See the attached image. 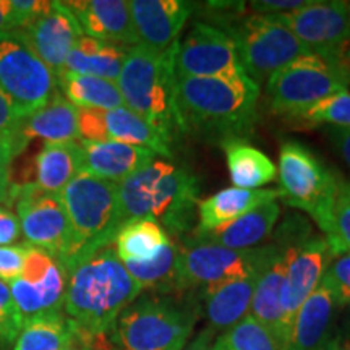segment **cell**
<instances>
[{"instance_id": "obj_1", "label": "cell", "mask_w": 350, "mask_h": 350, "mask_svg": "<svg viewBox=\"0 0 350 350\" xmlns=\"http://www.w3.org/2000/svg\"><path fill=\"white\" fill-rule=\"evenodd\" d=\"M67 273L64 313L86 334L109 339L117 318L142 295L143 288L112 245L81 258Z\"/></svg>"}, {"instance_id": "obj_2", "label": "cell", "mask_w": 350, "mask_h": 350, "mask_svg": "<svg viewBox=\"0 0 350 350\" xmlns=\"http://www.w3.org/2000/svg\"><path fill=\"white\" fill-rule=\"evenodd\" d=\"M258 100L260 85L248 75L177 77V104L187 133L221 142L247 138L256 124Z\"/></svg>"}, {"instance_id": "obj_3", "label": "cell", "mask_w": 350, "mask_h": 350, "mask_svg": "<svg viewBox=\"0 0 350 350\" xmlns=\"http://www.w3.org/2000/svg\"><path fill=\"white\" fill-rule=\"evenodd\" d=\"M177 44L161 54L139 44L130 47L117 80L125 107L159 131L170 146L187 133L177 104Z\"/></svg>"}, {"instance_id": "obj_4", "label": "cell", "mask_w": 350, "mask_h": 350, "mask_svg": "<svg viewBox=\"0 0 350 350\" xmlns=\"http://www.w3.org/2000/svg\"><path fill=\"white\" fill-rule=\"evenodd\" d=\"M196 319V306L185 300L138 297L117 318L109 339L119 350H185Z\"/></svg>"}, {"instance_id": "obj_5", "label": "cell", "mask_w": 350, "mask_h": 350, "mask_svg": "<svg viewBox=\"0 0 350 350\" xmlns=\"http://www.w3.org/2000/svg\"><path fill=\"white\" fill-rule=\"evenodd\" d=\"M59 200L73 234V256L65 268L68 271L81 258L113 243L122 227L117 183L81 172L60 191Z\"/></svg>"}, {"instance_id": "obj_6", "label": "cell", "mask_w": 350, "mask_h": 350, "mask_svg": "<svg viewBox=\"0 0 350 350\" xmlns=\"http://www.w3.org/2000/svg\"><path fill=\"white\" fill-rule=\"evenodd\" d=\"M278 178L286 204L308 213L327 237L342 178L299 142H286L281 146Z\"/></svg>"}, {"instance_id": "obj_7", "label": "cell", "mask_w": 350, "mask_h": 350, "mask_svg": "<svg viewBox=\"0 0 350 350\" xmlns=\"http://www.w3.org/2000/svg\"><path fill=\"white\" fill-rule=\"evenodd\" d=\"M284 250L281 245L232 250L191 235L178 247V288L180 292L208 291L274 260Z\"/></svg>"}, {"instance_id": "obj_8", "label": "cell", "mask_w": 350, "mask_h": 350, "mask_svg": "<svg viewBox=\"0 0 350 350\" xmlns=\"http://www.w3.org/2000/svg\"><path fill=\"white\" fill-rule=\"evenodd\" d=\"M349 72L344 64L331 62L317 54L300 57L266 83L271 111L297 117L327 96L345 91Z\"/></svg>"}, {"instance_id": "obj_9", "label": "cell", "mask_w": 350, "mask_h": 350, "mask_svg": "<svg viewBox=\"0 0 350 350\" xmlns=\"http://www.w3.org/2000/svg\"><path fill=\"white\" fill-rule=\"evenodd\" d=\"M226 33L237 47L245 73L256 85L268 83L275 73L300 57L313 54L271 15L248 16Z\"/></svg>"}, {"instance_id": "obj_10", "label": "cell", "mask_w": 350, "mask_h": 350, "mask_svg": "<svg viewBox=\"0 0 350 350\" xmlns=\"http://www.w3.org/2000/svg\"><path fill=\"white\" fill-rule=\"evenodd\" d=\"M0 93L20 120L59 93L54 72L12 33L0 34Z\"/></svg>"}, {"instance_id": "obj_11", "label": "cell", "mask_w": 350, "mask_h": 350, "mask_svg": "<svg viewBox=\"0 0 350 350\" xmlns=\"http://www.w3.org/2000/svg\"><path fill=\"white\" fill-rule=\"evenodd\" d=\"M10 200L16 203V216L26 245L49 253L67 268L73 256V234L59 195L44 193L34 183L12 185Z\"/></svg>"}, {"instance_id": "obj_12", "label": "cell", "mask_w": 350, "mask_h": 350, "mask_svg": "<svg viewBox=\"0 0 350 350\" xmlns=\"http://www.w3.org/2000/svg\"><path fill=\"white\" fill-rule=\"evenodd\" d=\"M271 16L286 26L313 54L331 62L344 64V57L350 51V12L347 2L312 0L308 5L299 10Z\"/></svg>"}, {"instance_id": "obj_13", "label": "cell", "mask_w": 350, "mask_h": 350, "mask_svg": "<svg viewBox=\"0 0 350 350\" xmlns=\"http://www.w3.org/2000/svg\"><path fill=\"white\" fill-rule=\"evenodd\" d=\"M68 273L49 253L28 247L20 278L8 282L23 326L47 314L64 313Z\"/></svg>"}, {"instance_id": "obj_14", "label": "cell", "mask_w": 350, "mask_h": 350, "mask_svg": "<svg viewBox=\"0 0 350 350\" xmlns=\"http://www.w3.org/2000/svg\"><path fill=\"white\" fill-rule=\"evenodd\" d=\"M177 77L230 78L247 75L232 38L224 29L196 23L175 51Z\"/></svg>"}, {"instance_id": "obj_15", "label": "cell", "mask_w": 350, "mask_h": 350, "mask_svg": "<svg viewBox=\"0 0 350 350\" xmlns=\"http://www.w3.org/2000/svg\"><path fill=\"white\" fill-rule=\"evenodd\" d=\"M12 34L29 47L55 77H60L83 31L67 3L46 0L42 10Z\"/></svg>"}, {"instance_id": "obj_16", "label": "cell", "mask_w": 350, "mask_h": 350, "mask_svg": "<svg viewBox=\"0 0 350 350\" xmlns=\"http://www.w3.org/2000/svg\"><path fill=\"white\" fill-rule=\"evenodd\" d=\"M200 183L190 170L167 163L152 187L150 217L170 237H182L198 217Z\"/></svg>"}, {"instance_id": "obj_17", "label": "cell", "mask_w": 350, "mask_h": 350, "mask_svg": "<svg viewBox=\"0 0 350 350\" xmlns=\"http://www.w3.org/2000/svg\"><path fill=\"white\" fill-rule=\"evenodd\" d=\"M286 273L282 286V312L288 336L292 323L304 301L313 294L325 278L332 256L325 237H306L287 248Z\"/></svg>"}, {"instance_id": "obj_18", "label": "cell", "mask_w": 350, "mask_h": 350, "mask_svg": "<svg viewBox=\"0 0 350 350\" xmlns=\"http://www.w3.org/2000/svg\"><path fill=\"white\" fill-rule=\"evenodd\" d=\"M78 131L85 142H113L146 148L156 156L172 157V146L156 129L126 107L113 111L78 109Z\"/></svg>"}, {"instance_id": "obj_19", "label": "cell", "mask_w": 350, "mask_h": 350, "mask_svg": "<svg viewBox=\"0 0 350 350\" xmlns=\"http://www.w3.org/2000/svg\"><path fill=\"white\" fill-rule=\"evenodd\" d=\"M129 7L138 44L159 54L178 42L193 12L191 3L183 0H131Z\"/></svg>"}, {"instance_id": "obj_20", "label": "cell", "mask_w": 350, "mask_h": 350, "mask_svg": "<svg viewBox=\"0 0 350 350\" xmlns=\"http://www.w3.org/2000/svg\"><path fill=\"white\" fill-rule=\"evenodd\" d=\"M86 36L117 46H138L129 2L125 0H73L65 2Z\"/></svg>"}, {"instance_id": "obj_21", "label": "cell", "mask_w": 350, "mask_h": 350, "mask_svg": "<svg viewBox=\"0 0 350 350\" xmlns=\"http://www.w3.org/2000/svg\"><path fill=\"white\" fill-rule=\"evenodd\" d=\"M80 144L83 172L113 183H120L156 161L154 152L133 144L85 139H80Z\"/></svg>"}, {"instance_id": "obj_22", "label": "cell", "mask_w": 350, "mask_h": 350, "mask_svg": "<svg viewBox=\"0 0 350 350\" xmlns=\"http://www.w3.org/2000/svg\"><path fill=\"white\" fill-rule=\"evenodd\" d=\"M338 308L325 279L304 301L292 323L287 350H321L329 345L331 326Z\"/></svg>"}, {"instance_id": "obj_23", "label": "cell", "mask_w": 350, "mask_h": 350, "mask_svg": "<svg viewBox=\"0 0 350 350\" xmlns=\"http://www.w3.org/2000/svg\"><path fill=\"white\" fill-rule=\"evenodd\" d=\"M269 262L250 271L242 278H235L232 281H227L221 286L208 288V291L203 292L204 301H206L204 304V306H206V318L209 325H211V329L224 332L230 329L232 326L239 325L242 319L250 314L256 284Z\"/></svg>"}, {"instance_id": "obj_24", "label": "cell", "mask_w": 350, "mask_h": 350, "mask_svg": "<svg viewBox=\"0 0 350 350\" xmlns=\"http://www.w3.org/2000/svg\"><path fill=\"white\" fill-rule=\"evenodd\" d=\"M281 198L279 190H245V188H224L216 195L200 201L198 204V227L193 235H204L209 232L222 229L232 224L239 217L250 213L260 204Z\"/></svg>"}, {"instance_id": "obj_25", "label": "cell", "mask_w": 350, "mask_h": 350, "mask_svg": "<svg viewBox=\"0 0 350 350\" xmlns=\"http://www.w3.org/2000/svg\"><path fill=\"white\" fill-rule=\"evenodd\" d=\"M287 248L279 253L262 271L253 295L250 317L271 332L279 350H287L288 332L282 312V286L286 273Z\"/></svg>"}, {"instance_id": "obj_26", "label": "cell", "mask_w": 350, "mask_h": 350, "mask_svg": "<svg viewBox=\"0 0 350 350\" xmlns=\"http://www.w3.org/2000/svg\"><path fill=\"white\" fill-rule=\"evenodd\" d=\"M18 137L26 144L33 138H41L46 143L78 142V109L59 91L42 109L20 122Z\"/></svg>"}, {"instance_id": "obj_27", "label": "cell", "mask_w": 350, "mask_h": 350, "mask_svg": "<svg viewBox=\"0 0 350 350\" xmlns=\"http://www.w3.org/2000/svg\"><path fill=\"white\" fill-rule=\"evenodd\" d=\"M81 172L83 151L80 139L64 143H44L34 159L33 183L44 193L59 195Z\"/></svg>"}, {"instance_id": "obj_28", "label": "cell", "mask_w": 350, "mask_h": 350, "mask_svg": "<svg viewBox=\"0 0 350 350\" xmlns=\"http://www.w3.org/2000/svg\"><path fill=\"white\" fill-rule=\"evenodd\" d=\"M129 49L130 47L117 46L81 34L67 57L64 73H77V75L117 81L124 68Z\"/></svg>"}, {"instance_id": "obj_29", "label": "cell", "mask_w": 350, "mask_h": 350, "mask_svg": "<svg viewBox=\"0 0 350 350\" xmlns=\"http://www.w3.org/2000/svg\"><path fill=\"white\" fill-rule=\"evenodd\" d=\"M279 213H281V208H279L278 200L268 201L222 229L204 235H193V237L209 240L232 250H248V248H255L256 243L268 237L271 230L274 229Z\"/></svg>"}, {"instance_id": "obj_30", "label": "cell", "mask_w": 350, "mask_h": 350, "mask_svg": "<svg viewBox=\"0 0 350 350\" xmlns=\"http://www.w3.org/2000/svg\"><path fill=\"white\" fill-rule=\"evenodd\" d=\"M221 146L235 188L258 190L278 177L273 161L245 139H224Z\"/></svg>"}, {"instance_id": "obj_31", "label": "cell", "mask_w": 350, "mask_h": 350, "mask_svg": "<svg viewBox=\"0 0 350 350\" xmlns=\"http://www.w3.org/2000/svg\"><path fill=\"white\" fill-rule=\"evenodd\" d=\"M57 85L60 94L77 109L113 111L125 107L117 81L65 72L57 77Z\"/></svg>"}, {"instance_id": "obj_32", "label": "cell", "mask_w": 350, "mask_h": 350, "mask_svg": "<svg viewBox=\"0 0 350 350\" xmlns=\"http://www.w3.org/2000/svg\"><path fill=\"white\" fill-rule=\"evenodd\" d=\"M78 338L80 327L67 314H47L26 323L13 350H67Z\"/></svg>"}, {"instance_id": "obj_33", "label": "cell", "mask_w": 350, "mask_h": 350, "mask_svg": "<svg viewBox=\"0 0 350 350\" xmlns=\"http://www.w3.org/2000/svg\"><path fill=\"white\" fill-rule=\"evenodd\" d=\"M169 235L154 219L143 217L125 222L113 239V250L122 262H143L151 260L165 243Z\"/></svg>"}, {"instance_id": "obj_34", "label": "cell", "mask_w": 350, "mask_h": 350, "mask_svg": "<svg viewBox=\"0 0 350 350\" xmlns=\"http://www.w3.org/2000/svg\"><path fill=\"white\" fill-rule=\"evenodd\" d=\"M131 278L146 291L161 295L180 292L178 288V245L167 242L151 260L143 262H124Z\"/></svg>"}, {"instance_id": "obj_35", "label": "cell", "mask_w": 350, "mask_h": 350, "mask_svg": "<svg viewBox=\"0 0 350 350\" xmlns=\"http://www.w3.org/2000/svg\"><path fill=\"white\" fill-rule=\"evenodd\" d=\"M165 164H167L165 161L156 159L154 163L117 183L120 226L135 221V219L150 217L152 187H154L157 177L163 174Z\"/></svg>"}, {"instance_id": "obj_36", "label": "cell", "mask_w": 350, "mask_h": 350, "mask_svg": "<svg viewBox=\"0 0 350 350\" xmlns=\"http://www.w3.org/2000/svg\"><path fill=\"white\" fill-rule=\"evenodd\" d=\"M213 350H279V345L271 332L248 314L239 325L219 334Z\"/></svg>"}, {"instance_id": "obj_37", "label": "cell", "mask_w": 350, "mask_h": 350, "mask_svg": "<svg viewBox=\"0 0 350 350\" xmlns=\"http://www.w3.org/2000/svg\"><path fill=\"white\" fill-rule=\"evenodd\" d=\"M310 125H331L339 129H350V93L349 90L339 91L327 98L318 100L312 107L295 117Z\"/></svg>"}, {"instance_id": "obj_38", "label": "cell", "mask_w": 350, "mask_h": 350, "mask_svg": "<svg viewBox=\"0 0 350 350\" xmlns=\"http://www.w3.org/2000/svg\"><path fill=\"white\" fill-rule=\"evenodd\" d=\"M332 256L350 253V182L340 180L332 214L331 234L325 237Z\"/></svg>"}, {"instance_id": "obj_39", "label": "cell", "mask_w": 350, "mask_h": 350, "mask_svg": "<svg viewBox=\"0 0 350 350\" xmlns=\"http://www.w3.org/2000/svg\"><path fill=\"white\" fill-rule=\"evenodd\" d=\"M21 329H23V323L13 301L8 284L0 281V347L3 350L12 347Z\"/></svg>"}, {"instance_id": "obj_40", "label": "cell", "mask_w": 350, "mask_h": 350, "mask_svg": "<svg viewBox=\"0 0 350 350\" xmlns=\"http://www.w3.org/2000/svg\"><path fill=\"white\" fill-rule=\"evenodd\" d=\"M323 279L329 286L338 306L350 305V253L336 256Z\"/></svg>"}, {"instance_id": "obj_41", "label": "cell", "mask_w": 350, "mask_h": 350, "mask_svg": "<svg viewBox=\"0 0 350 350\" xmlns=\"http://www.w3.org/2000/svg\"><path fill=\"white\" fill-rule=\"evenodd\" d=\"M26 148V143L16 137H0V206L7 203L12 190V165L15 156Z\"/></svg>"}, {"instance_id": "obj_42", "label": "cell", "mask_w": 350, "mask_h": 350, "mask_svg": "<svg viewBox=\"0 0 350 350\" xmlns=\"http://www.w3.org/2000/svg\"><path fill=\"white\" fill-rule=\"evenodd\" d=\"M28 245H3L0 247V281L12 282L20 278L23 271Z\"/></svg>"}, {"instance_id": "obj_43", "label": "cell", "mask_w": 350, "mask_h": 350, "mask_svg": "<svg viewBox=\"0 0 350 350\" xmlns=\"http://www.w3.org/2000/svg\"><path fill=\"white\" fill-rule=\"evenodd\" d=\"M312 0H255L250 8L256 15H282L308 5Z\"/></svg>"}, {"instance_id": "obj_44", "label": "cell", "mask_w": 350, "mask_h": 350, "mask_svg": "<svg viewBox=\"0 0 350 350\" xmlns=\"http://www.w3.org/2000/svg\"><path fill=\"white\" fill-rule=\"evenodd\" d=\"M21 237L20 221L10 208L0 206V247L13 245Z\"/></svg>"}, {"instance_id": "obj_45", "label": "cell", "mask_w": 350, "mask_h": 350, "mask_svg": "<svg viewBox=\"0 0 350 350\" xmlns=\"http://www.w3.org/2000/svg\"><path fill=\"white\" fill-rule=\"evenodd\" d=\"M20 122L8 100L0 93V137H16Z\"/></svg>"}, {"instance_id": "obj_46", "label": "cell", "mask_w": 350, "mask_h": 350, "mask_svg": "<svg viewBox=\"0 0 350 350\" xmlns=\"http://www.w3.org/2000/svg\"><path fill=\"white\" fill-rule=\"evenodd\" d=\"M331 139L334 143L336 150L342 156L344 163L347 164L350 170V129H339V126H331L329 130Z\"/></svg>"}, {"instance_id": "obj_47", "label": "cell", "mask_w": 350, "mask_h": 350, "mask_svg": "<svg viewBox=\"0 0 350 350\" xmlns=\"http://www.w3.org/2000/svg\"><path fill=\"white\" fill-rule=\"evenodd\" d=\"M18 29L15 10H13L12 0H0V34L13 33Z\"/></svg>"}, {"instance_id": "obj_48", "label": "cell", "mask_w": 350, "mask_h": 350, "mask_svg": "<svg viewBox=\"0 0 350 350\" xmlns=\"http://www.w3.org/2000/svg\"><path fill=\"white\" fill-rule=\"evenodd\" d=\"M113 345L109 339H98L80 329V338L67 350H111Z\"/></svg>"}, {"instance_id": "obj_49", "label": "cell", "mask_w": 350, "mask_h": 350, "mask_svg": "<svg viewBox=\"0 0 350 350\" xmlns=\"http://www.w3.org/2000/svg\"><path fill=\"white\" fill-rule=\"evenodd\" d=\"M187 350H213V331H203L193 342L188 345Z\"/></svg>"}, {"instance_id": "obj_50", "label": "cell", "mask_w": 350, "mask_h": 350, "mask_svg": "<svg viewBox=\"0 0 350 350\" xmlns=\"http://www.w3.org/2000/svg\"><path fill=\"white\" fill-rule=\"evenodd\" d=\"M336 350H350V340H344V342H338Z\"/></svg>"}, {"instance_id": "obj_51", "label": "cell", "mask_w": 350, "mask_h": 350, "mask_svg": "<svg viewBox=\"0 0 350 350\" xmlns=\"http://www.w3.org/2000/svg\"><path fill=\"white\" fill-rule=\"evenodd\" d=\"M344 64H345V68H347L349 77H350V51H349L347 54H345V57H344Z\"/></svg>"}, {"instance_id": "obj_52", "label": "cell", "mask_w": 350, "mask_h": 350, "mask_svg": "<svg viewBox=\"0 0 350 350\" xmlns=\"http://www.w3.org/2000/svg\"><path fill=\"white\" fill-rule=\"evenodd\" d=\"M336 347H338V342H336V340H332V342L327 345V347L321 349V350H336Z\"/></svg>"}, {"instance_id": "obj_53", "label": "cell", "mask_w": 350, "mask_h": 350, "mask_svg": "<svg viewBox=\"0 0 350 350\" xmlns=\"http://www.w3.org/2000/svg\"><path fill=\"white\" fill-rule=\"evenodd\" d=\"M349 12H350V3H349Z\"/></svg>"}, {"instance_id": "obj_54", "label": "cell", "mask_w": 350, "mask_h": 350, "mask_svg": "<svg viewBox=\"0 0 350 350\" xmlns=\"http://www.w3.org/2000/svg\"><path fill=\"white\" fill-rule=\"evenodd\" d=\"M111 350H119V349H111Z\"/></svg>"}, {"instance_id": "obj_55", "label": "cell", "mask_w": 350, "mask_h": 350, "mask_svg": "<svg viewBox=\"0 0 350 350\" xmlns=\"http://www.w3.org/2000/svg\"><path fill=\"white\" fill-rule=\"evenodd\" d=\"M349 83H350V77H349Z\"/></svg>"}]
</instances>
